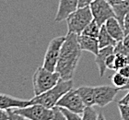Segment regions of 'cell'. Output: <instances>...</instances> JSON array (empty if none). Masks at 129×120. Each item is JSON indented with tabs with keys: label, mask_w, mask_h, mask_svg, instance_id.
<instances>
[{
	"label": "cell",
	"mask_w": 129,
	"mask_h": 120,
	"mask_svg": "<svg viewBox=\"0 0 129 120\" xmlns=\"http://www.w3.org/2000/svg\"><path fill=\"white\" fill-rule=\"evenodd\" d=\"M81 53L82 50L78 43V34L67 33L55 69L62 80H69L73 79Z\"/></svg>",
	"instance_id": "6da1fadb"
},
{
	"label": "cell",
	"mask_w": 129,
	"mask_h": 120,
	"mask_svg": "<svg viewBox=\"0 0 129 120\" xmlns=\"http://www.w3.org/2000/svg\"><path fill=\"white\" fill-rule=\"evenodd\" d=\"M73 87H74V83H73L72 80H66L61 79L54 88L50 89L44 93L34 96L32 99H30V105L31 104H41L48 109H53L54 107L56 106L57 103L60 99L62 98L67 91L72 90Z\"/></svg>",
	"instance_id": "7a4b0ae2"
},
{
	"label": "cell",
	"mask_w": 129,
	"mask_h": 120,
	"mask_svg": "<svg viewBox=\"0 0 129 120\" xmlns=\"http://www.w3.org/2000/svg\"><path fill=\"white\" fill-rule=\"evenodd\" d=\"M61 80L60 75L56 71L52 72L42 66L38 67L32 77V86L35 96L41 95L50 89L54 88Z\"/></svg>",
	"instance_id": "3957f363"
},
{
	"label": "cell",
	"mask_w": 129,
	"mask_h": 120,
	"mask_svg": "<svg viewBox=\"0 0 129 120\" xmlns=\"http://www.w3.org/2000/svg\"><path fill=\"white\" fill-rule=\"evenodd\" d=\"M92 19L93 16L89 7L78 8L66 19L67 24V33L80 35Z\"/></svg>",
	"instance_id": "277c9868"
},
{
	"label": "cell",
	"mask_w": 129,
	"mask_h": 120,
	"mask_svg": "<svg viewBox=\"0 0 129 120\" xmlns=\"http://www.w3.org/2000/svg\"><path fill=\"white\" fill-rule=\"evenodd\" d=\"M64 40H66V36H59V37L52 39L51 42L49 43L44 55L43 64V67L49 71L54 72L56 69L57 62L61 53V48Z\"/></svg>",
	"instance_id": "5b68a950"
},
{
	"label": "cell",
	"mask_w": 129,
	"mask_h": 120,
	"mask_svg": "<svg viewBox=\"0 0 129 120\" xmlns=\"http://www.w3.org/2000/svg\"><path fill=\"white\" fill-rule=\"evenodd\" d=\"M13 112L30 120H53L54 111L41 104H31L23 108H14Z\"/></svg>",
	"instance_id": "8992f818"
},
{
	"label": "cell",
	"mask_w": 129,
	"mask_h": 120,
	"mask_svg": "<svg viewBox=\"0 0 129 120\" xmlns=\"http://www.w3.org/2000/svg\"><path fill=\"white\" fill-rule=\"evenodd\" d=\"M56 106L67 109L70 112L78 114V115L82 114L84 109L86 108L82 99L76 91V89H72L69 91H67L58 101Z\"/></svg>",
	"instance_id": "52a82bcc"
},
{
	"label": "cell",
	"mask_w": 129,
	"mask_h": 120,
	"mask_svg": "<svg viewBox=\"0 0 129 120\" xmlns=\"http://www.w3.org/2000/svg\"><path fill=\"white\" fill-rule=\"evenodd\" d=\"M89 8L91 10L93 19L100 26H102L109 19L115 17L113 7L106 0H95L90 4Z\"/></svg>",
	"instance_id": "ba28073f"
},
{
	"label": "cell",
	"mask_w": 129,
	"mask_h": 120,
	"mask_svg": "<svg viewBox=\"0 0 129 120\" xmlns=\"http://www.w3.org/2000/svg\"><path fill=\"white\" fill-rule=\"evenodd\" d=\"M119 89L114 86H97L94 87L95 104L99 107H105L111 104L117 95Z\"/></svg>",
	"instance_id": "9c48e42d"
},
{
	"label": "cell",
	"mask_w": 129,
	"mask_h": 120,
	"mask_svg": "<svg viewBox=\"0 0 129 120\" xmlns=\"http://www.w3.org/2000/svg\"><path fill=\"white\" fill-rule=\"evenodd\" d=\"M78 8V0H59V6L54 22H61L68 18Z\"/></svg>",
	"instance_id": "30bf717a"
},
{
	"label": "cell",
	"mask_w": 129,
	"mask_h": 120,
	"mask_svg": "<svg viewBox=\"0 0 129 120\" xmlns=\"http://www.w3.org/2000/svg\"><path fill=\"white\" fill-rule=\"evenodd\" d=\"M30 105V100H22L8 94L0 93V109L8 110L14 108H23Z\"/></svg>",
	"instance_id": "8fae6325"
},
{
	"label": "cell",
	"mask_w": 129,
	"mask_h": 120,
	"mask_svg": "<svg viewBox=\"0 0 129 120\" xmlns=\"http://www.w3.org/2000/svg\"><path fill=\"white\" fill-rule=\"evenodd\" d=\"M104 26L107 30V32H109V34L114 39V40L118 43L123 41L124 38V28L122 27L120 22L118 21V19H116L115 17H113L107 20L104 23Z\"/></svg>",
	"instance_id": "7c38bea8"
},
{
	"label": "cell",
	"mask_w": 129,
	"mask_h": 120,
	"mask_svg": "<svg viewBox=\"0 0 129 120\" xmlns=\"http://www.w3.org/2000/svg\"><path fill=\"white\" fill-rule=\"evenodd\" d=\"M114 54V47L113 46H108V47L101 48L99 51L98 55L96 56L95 59V63L98 66V69L101 77H103L105 74V71L107 69L106 67V60H107L108 56Z\"/></svg>",
	"instance_id": "4fadbf2b"
},
{
	"label": "cell",
	"mask_w": 129,
	"mask_h": 120,
	"mask_svg": "<svg viewBox=\"0 0 129 120\" xmlns=\"http://www.w3.org/2000/svg\"><path fill=\"white\" fill-rule=\"evenodd\" d=\"M78 40L79 46L82 51H88L91 54L97 56L100 51L99 42L97 38H92L89 36L80 34L78 35Z\"/></svg>",
	"instance_id": "5bb4252c"
},
{
	"label": "cell",
	"mask_w": 129,
	"mask_h": 120,
	"mask_svg": "<svg viewBox=\"0 0 129 120\" xmlns=\"http://www.w3.org/2000/svg\"><path fill=\"white\" fill-rule=\"evenodd\" d=\"M76 91L80 96L86 107H92L95 105L94 98V87L90 86H81L76 89Z\"/></svg>",
	"instance_id": "9a60e30c"
},
{
	"label": "cell",
	"mask_w": 129,
	"mask_h": 120,
	"mask_svg": "<svg viewBox=\"0 0 129 120\" xmlns=\"http://www.w3.org/2000/svg\"><path fill=\"white\" fill-rule=\"evenodd\" d=\"M112 7H113V12L115 14V18L118 19V21L123 27L124 17L129 12V0H122L117 4L113 5Z\"/></svg>",
	"instance_id": "2e32d148"
},
{
	"label": "cell",
	"mask_w": 129,
	"mask_h": 120,
	"mask_svg": "<svg viewBox=\"0 0 129 120\" xmlns=\"http://www.w3.org/2000/svg\"><path fill=\"white\" fill-rule=\"evenodd\" d=\"M97 39H98V42H99L100 49H101V48L108 47V46H113V47H114V46L117 44V42H116V41L109 34V32H107V30L105 28L104 24L101 27L99 36H98Z\"/></svg>",
	"instance_id": "e0dca14e"
},
{
	"label": "cell",
	"mask_w": 129,
	"mask_h": 120,
	"mask_svg": "<svg viewBox=\"0 0 129 120\" xmlns=\"http://www.w3.org/2000/svg\"><path fill=\"white\" fill-rule=\"evenodd\" d=\"M112 82L115 88L119 90H127L129 85V80L127 78L120 73L119 71H116L112 77Z\"/></svg>",
	"instance_id": "ac0fdd59"
},
{
	"label": "cell",
	"mask_w": 129,
	"mask_h": 120,
	"mask_svg": "<svg viewBox=\"0 0 129 120\" xmlns=\"http://www.w3.org/2000/svg\"><path fill=\"white\" fill-rule=\"evenodd\" d=\"M101 27L102 26H100L94 19H92L91 22L84 29V31L82 32L81 34L86 35V36H89V37H92V38H98Z\"/></svg>",
	"instance_id": "d6986e66"
},
{
	"label": "cell",
	"mask_w": 129,
	"mask_h": 120,
	"mask_svg": "<svg viewBox=\"0 0 129 120\" xmlns=\"http://www.w3.org/2000/svg\"><path fill=\"white\" fill-rule=\"evenodd\" d=\"M114 54H121L129 57V34L125 35L123 41L114 46Z\"/></svg>",
	"instance_id": "ffe728a7"
},
{
	"label": "cell",
	"mask_w": 129,
	"mask_h": 120,
	"mask_svg": "<svg viewBox=\"0 0 129 120\" xmlns=\"http://www.w3.org/2000/svg\"><path fill=\"white\" fill-rule=\"evenodd\" d=\"M129 65V57L124 55L121 54H115V58L113 62V69L115 71H118L121 68L124 67L125 66Z\"/></svg>",
	"instance_id": "44dd1931"
},
{
	"label": "cell",
	"mask_w": 129,
	"mask_h": 120,
	"mask_svg": "<svg viewBox=\"0 0 129 120\" xmlns=\"http://www.w3.org/2000/svg\"><path fill=\"white\" fill-rule=\"evenodd\" d=\"M98 115L93 107H86L82 113V120H98Z\"/></svg>",
	"instance_id": "7402d4cb"
},
{
	"label": "cell",
	"mask_w": 129,
	"mask_h": 120,
	"mask_svg": "<svg viewBox=\"0 0 129 120\" xmlns=\"http://www.w3.org/2000/svg\"><path fill=\"white\" fill-rule=\"evenodd\" d=\"M118 110L122 120H129V106L124 104H118Z\"/></svg>",
	"instance_id": "603a6c76"
},
{
	"label": "cell",
	"mask_w": 129,
	"mask_h": 120,
	"mask_svg": "<svg viewBox=\"0 0 129 120\" xmlns=\"http://www.w3.org/2000/svg\"><path fill=\"white\" fill-rule=\"evenodd\" d=\"M60 110L62 111V113L64 115V116L67 117V120H82V117L78 114L70 112V111H68L67 109H64V108H60Z\"/></svg>",
	"instance_id": "cb8c5ba5"
},
{
	"label": "cell",
	"mask_w": 129,
	"mask_h": 120,
	"mask_svg": "<svg viewBox=\"0 0 129 120\" xmlns=\"http://www.w3.org/2000/svg\"><path fill=\"white\" fill-rule=\"evenodd\" d=\"M54 111V117L53 120H67V117L64 116V115L62 113V111L60 110V108L58 106H55L53 108Z\"/></svg>",
	"instance_id": "d4e9b609"
},
{
	"label": "cell",
	"mask_w": 129,
	"mask_h": 120,
	"mask_svg": "<svg viewBox=\"0 0 129 120\" xmlns=\"http://www.w3.org/2000/svg\"><path fill=\"white\" fill-rule=\"evenodd\" d=\"M7 111H8V120H30L29 118L24 117L22 115L14 113L12 109H8Z\"/></svg>",
	"instance_id": "484cf974"
},
{
	"label": "cell",
	"mask_w": 129,
	"mask_h": 120,
	"mask_svg": "<svg viewBox=\"0 0 129 120\" xmlns=\"http://www.w3.org/2000/svg\"><path fill=\"white\" fill-rule=\"evenodd\" d=\"M114 58H115V54H113L111 56H108L107 60H106V67L109 69H113V62H114Z\"/></svg>",
	"instance_id": "4316f807"
},
{
	"label": "cell",
	"mask_w": 129,
	"mask_h": 120,
	"mask_svg": "<svg viewBox=\"0 0 129 120\" xmlns=\"http://www.w3.org/2000/svg\"><path fill=\"white\" fill-rule=\"evenodd\" d=\"M124 35L129 34V12L125 15L124 19Z\"/></svg>",
	"instance_id": "83f0119b"
},
{
	"label": "cell",
	"mask_w": 129,
	"mask_h": 120,
	"mask_svg": "<svg viewBox=\"0 0 129 120\" xmlns=\"http://www.w3.org/2000/svg\"><path fill=\"white\" fill-rule=\"evenodd\" d=\"M95 0H78V8H85L89 7L91 3L94 2Z\"/></svg>",
	"instance_id": "f1b7e54d"
},
{
	"label": "cell",
	"mask_w": 129,
	"mask_h": 120,
	"mask_svg": "<svg viewBox=\"0 0 129 120\" xmlns=\"http://www.w3.org/2000/svg\"><path fill=\"white\" fill-rule=\"evenodd\" d=\"M117 104H124V105H128L129 106V91L121 100H119L117 102Z\"/></svg>",
	"instance_id": "f546056e"
},
{
	"label": "cell",
	"mask_w": 129,
	"mask_h": 120,
	"mask_svg": "<svg viewBox=\"0 0 129 120\" xmlns=\"http://www.w3.org/2000/svg\"><path fill=\"white\" fill-rule=\"evenodd\" d=\"M0 120H8V114L7 110L0 109Z\"/></svg>",
	"instance_id": "4dcf8cb0"
},
{
	"label": "cell",
	"mask_w": 129,
	"mask_h": 120,
	"mask_svg": "<svg viewBox=\"0 0 129 120\" xmlns=\"http://www.w3.org/2000/svg\"><path fill=\"white\" fill-rule=\"evenodd\" d=\"M110 5H114V4H117V3H119L120 1H122V0H106Z\"/></svg>",
	"instance_id": "1f68e13d"
},
{
	"label": "cell",
	"mask_w": 129,
	"mask_h": 120,
	"mask_svg": "<svg viewBox=\"0 0 129 120\" xmlns=\"http://www.w3.org/2000/svg\"><path fill=\"white\" fill-rule=\"evenodd\" d=\"M98 120H106L104 115H103L102 113H99V115H98Z\"/></svg>",
	"instance_id": "d6a6232c"
}]
</instances>
